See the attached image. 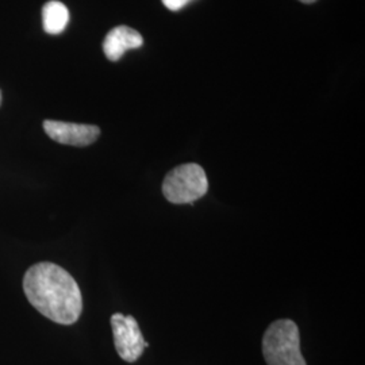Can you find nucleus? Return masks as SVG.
<instances>
[{"instance_id":"1","label":"nucleus","mask_w":365,"mask_h":365,"mask_svg":"<svg viewBox=\"0 0 365 365\" xmlns=\"http://www.w3.org/2000/svg\"><path fill=\"white\" fill-rule=\"evenodd\" d=\"M24 289L30 304L43 317L60 325L78 322L83 298L76 280L54 262L42 261L27 269Z\"/></svg>"},{"instance_id":"2","label":"nucleus","mask_w":365,"mask_h":365,"mask_svg":"<svg viewBox=\"0 0 365 365\" xmlns=\"http://www.w3.org/2000/svg\"><path fill=\"white\" fill-rule=\"evenodd\" d=\"M262 354L268 365H307L300 352L299 329L291 319H279L267 329Z\"/></svg>"},{"instance_id":"3","label":"nucleus","mask_w":365,"mask_h":365,"mask_svg":"<svg viewBox=\"0 0 365 365\" xmlns=\"http://www.w3.org/2000/svg\"><path fill=\"white\" fill-rule=\"evenodd\" d=\"M209 191L205 170L195 163H188L168 172L163 182V194L173 205L194 203Z\"/></svg>"},{"instance_id":"4","label":"nucleus","mask_w":365,"mask_h":365,"mask_svg":"<svg viewBox=\"0 0 365 365\" xmlns=\"http://www.w3.org/2000/svg\"><path fill=\"white\" fill-rule=\"evenodd\" d=\"M111 327L119 357L128 363L137 361L149 344L145 341L135 318L131 315L114 314L111 317Z\"/></svg>"},{"instance_id":"5","label":"nucleus","mask_w":365,"mask_h":365,"mask_svg":"<svg viewBox=\"0 0 365 365\" xmlns=\"http://www.w3.org/2000/svg\"><path fill=\"white\" fill-rule=\"evenodd\" d=\"M43 130L53 141L71 146H88L101 135V129L93 125H80L51 119L43 120Z\"/></svg>"},{"instance_id":"6","label":"nucleus","mask_w":365,"mask_h":365,"mask_svg":"<svg viewBox=\"0 0 365 365\" xmlns=\"http://www.w3.org/2000/svg\"><path fill=\"white\" fill-rule=\"evenodd\" d=\"M144 45L143 36L128 26L114 27L108 31L103 42L106 57L110 61H118L126 51L137 49Z\"/></svg>"},{"instance_id":"7","label":"nucleus","mask_w":365,"mask_h":365,"mask_svg":"<svg viewBox=\"0 0 365 365\" xmlns=\"http://www.w3.org/2000/svg\"><path fill=\"white\" fill-rule=\"evenodd\" d=\"M69 22V11L66 4L57 0L48 1L42 7V24L48 34H60Z\"/></svg>"},{"instance_id":"8","label":"nucleus","mask_w":365,"mask_h":365,"mask_svg":"<svg viewBox=\"0 0 365 365\" xmlns=\"http://www.w3.org/2000/svg\"><path fill=\"white\" fill-rule=\"evenodd\" d=\"M163 4L170 10V11H179L182 7H185L188 3H191L192 0H161Z\"/></svg>"},{"instance_id":"9","label":"nucleus","mask_w":365,"mask_h":365,"mask_svg":"<svg viewBox=\"0 0 365 365\" xmlns=\"http://www.w3.org/2000/svg\"><path fill=\"white\" fill-rule=\"evenodd\" d=\"M302 3H306V4H312V3H315L317 0H299Z\"/></svg>"},{"instance_id":"10","label":"nucleus","mask_w":365,"mask_h":365,"mask_svg":"<svg viewBox=\"0 0 365 365\" xmlns=\"http://www.w3.org/2000/svg\"><path fill=\"white\" fill-rule=\"evenodd\" d=\"M0 105H1V92H0Z\"/></svg>"}]
</instances>
